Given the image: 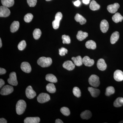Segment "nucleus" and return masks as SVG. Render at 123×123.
<instances>
[{
    "label": "nucleus",
    "instance_id": "obj_8",
    "mask_svg": "<svg viewBox=\"0 0 123 123\" xmlns=\"http://www.w3.org/2000/svg\"><path fill=\"white\" fill-rule=\"evenodd\" d=\"M25 93L27 97L29 99H32L36 95V93L33 90V88L31 86H29L26 88Z\"/></svg>",
    "mask_w": 123,
    "mask_h": 123
},
{
    "label": "nucleus",
    "instance_id": "obj_3",
    "mask_svg": "<svg viewBox=\"0 0 123 123\" xmlns=\"http://www.w3.org/2000/svg\"><path fill=\"white\" fill-rule=\"evenodd\" d=\"M88 81L91 86L95 88L98 87L100 85L99 77L95 75H91L89 78Z\"/></svg>",
    "mask_w": 123,
    "mask_h": 123
},
{
    "label": "nucleus",
    "instance_id": "obj_32",
    "mask_svg": "<svg viewBox=\"0 0 123 123\" xmlns=\"http://www.w3.org/2000/svg\"><path fill=\"white\" fill-rule=\"evenodd\" d=\"M41 35H42V31L39 29H35L33 31V37L36 40L39 39L40 38Z\"/></svg>",
    "mask_w": 123,
    "mask_h": 123
},
{
    "label": "nucleus",
    "instance_id": "obj_47",
    "mask_svg": "<svg viewBox=\"0 0 123 123\" xmlns=\"http://www.w3.org/2000/svg\"><path fill=\"white\" fill-rule=\"evenodd\" d=\"M2 46V41H1V38H0V48H1Z\"/></svg>",
    "mask_w": 123,
    "mask_h": 123
},
{
    "label": "nucleus",
    "instance_id": "obj_41",
    "mask_svg": "<svg viewBox=\"0 0 123 123\" xmlns=\"http://www.w3.org/2000/svg\"><path fill=\"white\" fill-rule=\"evenodd\" d=\"M74 4L76 7H79L81 4V2L79 0H77L74 2Z\"/></svg>",
    "mask_w": 123,
    "mask_h": 123
},
{
    "label": "nucleus",
    "instance_id": "obj_25",
    "mask_svg": "<svg viewBox=\"0 0 123 123\" xmlns=\"http://www.w3.org/2000/svg\"><path fill=\"white\" fill-rule=\"evenodd\" d=\"M20 26V23L18 21H14L12 24H11L10 26V31L12 33H14L17 31L19 29Z\"/></svg>",
    "mask_w": 123,
    "mask_h": 123
},
{
    "label": "nucleus",
    "instance_id": "obj_21",
    "mask_svg": "<svg viewBox=\"0 0 123 123\" xmlns=\"http://www.w3.org/2000/svg\"><path fill=\"white\" fill-rule=\"evenodd\" d=\"M119 38V34L118 31H116L113 33L111 36L110 41L111 44H115Z\"/></svg>",
    "mask_w": 123,
    "mask_h": 123
},
{
    "label": "nucleus",
    "instance_id": "obj_19",
    "mask_svg": "<svg viewBox=\"0 0 123 123\" xmlns=\"http://www.w3.org/2000/svg\"><path fill=\"white\" fill-rule=\"evenodd\" d=\"M88 35V33L86 32H83L82 31H78L77 34V38L79 41H82L87 37Z\"/></svg>",
    "mask_w": 123,
    "mask_h": 123
},
{
    "label": "nucleus",
    "instance_id": "obj_35",
    "mask_svg": "<svg viewBox=\"0 0 123 123\" xmlns=\"http://www.w3.org/2000/svg\"><path fill=\"white\" fill-rule=\"evenodd\" d=\"M60 111L61 113L65 116H68L70 114V110L68 107H64L61 108Z\"/></svg>",
    "mask_w": 123,
    "mask_h": 123
},
{
    "label": "nucleus",
    "instance_id": "obj_14",
    "mask_svg": "<svg viewBox=\"0 0 123 123\" xmlns=\"http://www.w3.org/2000/svg\"><path fill=\"white\" fill-rule=\"evenodd\" d=\"M63 67L65 69L68 70H73L75 68V64L70 61L65 62L63 64Z\"/></svg>",
    "mask_w": 123,
    "mask_h": 123
},
{
    "label": "nucleus",
    "instance_id": "obj_1",
    "mask_svg": "<svg viewBox=\"0 0 123 123\" xmlns=\"http://www.w3.org/2000/svg\"><path fill=\"white\" fill-rule=\"evenodd\" d=\"M52 60L50 57H40L38 59L37 63L43 68H47L50 66L52 63Z\"/></svg>",
    "mask_w": 123,
    "mask_h": 123
},
{
    "label": "nucleus",
    "instance_id": "obj_49",
    "mask_svg": "<svg viewBox=\"0 0 123 123\" xmlns=\"http://www.w3.org/2000/svg\"><path fill=\"white\" fill-rule=\"evenodd\" d=\"M119 123H123V121H121V122H120Z\"/></svg>",
    "mask_w": 123,
    "mask_h": 123
},
{
    "label": "nucleus",
    "instance_id": "obj_22",
    "mask_svg": "<svg viewBox=\"0 0 123 123\" xmlns=\"http://www.w3.org/2000/svg\"><path fill=\"white\" fill-rule=\"evenodd\" d=\"M75 19L77 22H79L81 25L85 24L86 22V20L85 18L78 13L77 14L75 15Z\"/></svg>",
    "mask_w": 123,
    "mask_h": 123
},
{
    "label": "nucleus",
    "instance_id": "obj_27",
    "mask_svg": "<svg viewBox=\"0 0 123 123\" xmlns=\"http://www.w3.org/2000/svg\"><path fill=\"white\" fill-rule=\"evenodd\" d=\"M46 80L51 83H56L57 81L56 77L52 74H47L46 76Z\"/></svg>",
    "mask_w": 123,
    "mask_h": 123
},
{
    "label": "nucleus",
    "instance_id": "obj_33",
    "mask_svg": "<svg viewBox=\"0 0 123 123\" xmlns=\"http://www.w3.org/2000/svg\"><path fill=\"white\" fill-rule=\"evenodd\" d=\"M115 92V90L114 87L112 86H108L106 89L105 95L107 96H109L114 94Z\"/></svg>",
    "mask_w": 123,
    "mask_h": 123
},
{
    "label": "nucleus",
    "instance_id": "obj_12",
    "mask_svg": "<svg viewBox=\"0 0 123 123\" xmlns=\"http://www.w3.org/2000/svg\"><path fill=\"white\" fill-rule=\"evenodd\" d=\"M100 27L102 32L106 33L109 29V24L107 21L105 20H102L100 23Z\"/></svg>",
    "mask_w": 123,
    "mask_h": 123
},
{
    "label": "nucleus",
    "instance_id": "obj_6",
    "mask_svg": "<svg viewBox=\"0 0 123 123\" xmlns=\"http://www.w3.org/2000/svg\"><path fill=\"white\" fill-rule=\"evenodd\" d=\"M14 89L12 86L6 85L2 87L0 91V94L3 95H8L13 92Z\"/></svg>",
    "mask_w": 123,
    "mask_h": 123
},
{
    "label": "nucleus",
    "instance_id": "obj_44",
    "mask_svg": "<svg viewBox=\"0 0 123 123\" xmlns=\"http://www.w3.org/2000/svg\"><path fill=\"white\" fill-rule=\"evenodd\" d=\"M0 123H7V121L6 119L4 118H1L0 119Z\"/></svg>",
    "mask_w": 123,
    "mask_h": 123
},
{
    "label": "nucleus",
    "instance_id": "obj_17",
    "mask_svg": "<svg viewBox=\"0 0 123 123\" xmlns=\"http://www.w3.org/2000/svg\"><path fill=\"white\" fill-rule=\"evenodd\" d=\"M88 90L91 96L93 98L98 97L100 93V91L99 89L93 87H88Z\"/></svg>",
    "mask_w": 123,
    "mask_h": 123
},
{
    "label": "nucleus",
    "instance_id": "obj_4",
    "mask_svg": "<svg viewBox=\"0 0 123 123\" xmlns=\"http://www.w3.org/2000/svg\"><path fill=\"white\" fill-rule=\"evenodd\" d=\"M62 14L61 12H58L56 14L55 20L52 22V26L55 30L58 29L60 26V22L62 18Z\"/></svg>",
    "mask_w": 123,
    "mask_h": 123
},
{
    "label": "nucleus",
    "instance_id": "obj_16",
    "mask_svg": "<svg viewBox=\"0 0 123 123\" xmlns=\"http://www.w3.org/2000/svg\"><path fill=\"white\" fill-rule=\"evenodd\" d=\"M82 60H83V64L86 66L91 67V66H93L94 64V60L91 59L89 56H85L82 59Z\"/></svg>",
    "mask_w": 123,
    "mask_h": 123
},
{
    "label": "nucleus",
    "instance_id": "obj_26",
    "mask_svg": "<svg viewBox=\"0 0 123 123\" xmlns=\"http://www.w3.org/2000/svg\"><path fill=\"white\" fill-rule=\"evenodd\" d=\"M86 48L92 50H94L97 47L96 43L92 40H89L87 41L86 43Z\"/></svg>",
    "mask_w": 123,
    "mask_h": 123
},
{
    "label": "nucleus",
    "instance_id": "obj_20",
    "mask_svg": "<svg viewBox=\"0 0 123 123\" xmlns=\"http://www.w3.org/2000/svg\"><path fill=\"white\" fill-rule=\"evenodd\" d=\"M74 63L75 65L77 66H80L82 65L83 63V60L81 56H78L76 57H72V58Z\"/></svg>",
    "mask_w": 123,
    "mask_h": 123
},
{
    "label": "nucleus",
    "instance_id": "obj_30",
    "mask_svg": "<svg viewBox=\"0 0 123 123\" xmlns=\"http://www.w3.org/2000/svg\"><path fill=\"white\" fill-rule=\"evenodd\" d=\"M90 8L93 11L98 10L99 9L100 6L98 5L96 1L95 0H92L89 6Z\"/></svg>",
    "mask_w": 123,
    "mask_h": 123
},
{
    "label": "nucleus",
    "instance_id": "obj_9",
    "mask_svg": "<svg viewBox=\"0 0 123 123\" xmlns=\"http://www.w3.org/2000/svg\"><path fill=\"white\" fill-rule=\"evenodd\" d=\"M10 14V11L8 7L4 6L0 7V17H7Z\"/></svg>",
    "mask_w": 123,
    "mask_h": 123
},
{
    "label": "nucleus",
    "instance_id": "obj_15",
    "mask_svg": "<svg viewBox=\"0 0 123 123\" xmlns=\"http://www.w3.org/2000/svg\"><path fill=\"white\" fill-rule=\"evenodd\" d=\"M97 66L98 68L101 71H104L107 68V65L104 60L103 59H100L97 62Z\"/></svg>",
    "mask_w": 123,
    "mask_h": 123
},
{
    "label": "nucleus",
    "instance_id": "obj_18",
    "mask_svg": "<svg viewBox=\"0 0 123 123\" xmlns=\"http://www.w3.org/2000/svg\"><path fill=\"white\" fill-rule=\"evenodd\" d=\"M40 121V118L38 117H27L24 119L25 123H38Z\"/></svg>",
    "mask_w": 123,
    "mask_h": 123
},
{
    "label": "nucleus",
    "instance_id": "obj_39",
    "mask_svg": "<svg viewBox=\"0 0 123 123\" xmlns=\"http://www.w3.org/2000/svg\"><path fill=\"white\" fill-rule=\"evenodd\" d=\"M68 50L62 47L59 49V54L60 55L63 56L68 53Z\"/></svg>",
    "mask_w": 123,
    "mask_h": 123
},
{
    "label": "nucleus",
    "instance_id": "obj_10",
    "mask_svg": "<svg viewBox=\"0 0 123 123\" xmlns=\"http://www.w3.org/2000/svg\"><path fill=\"white\" fill-rule=\"evenodd\" d=\"M120 7V5L117 3H115L112 5L108 6L107 10L108 12L111 13H114L116 12Z\"/></svg>",
    "mask_w": 123,
    "mask_h": 123
},
{
    "label": "nucleus",
    "instance_id": "obj_37",
    "mask_svg": "<svg viewBox=\"0 0 123 123\" xmlns=\"http://www.w3.org/2000/svg\"><path fill=\"white\" fill-rule=\"evenodd\" d=\"M26 46V44L25 41V40H23L21 41L18 45V50H20L22 51L25 48Z\"/></svg>",
    "mask_w": 123,
    "mask_h": 123
},
{
    "label": "nucleus",
    "instance_id": "obj_48",
    "mask_svg": "<svg viewBox=\"0 0 123 123\" xmlns=\"http://www.w3.org/2000/svg\"><path fill=\"white\" fill-rule=\"evenodd\" d=\"M46 1H49L51 0H46Z\"/></svg>",
    "mask_w": 123,
    "mask_h": 123
},
{
    "label": "nucleus",
    "instance_id": "obj_7",
    "mask_svg": "<svg viewBox=\"0 0 123 123\" xmlns=\"http://www.w3.org/2000/svg\"><path fill=\"white\" fill-rule=\"evenodd\" d=\"M9 84L13 86L17 85L18 82L17 80L16 73L14 72H11L9 75V78L8 79Z\"/></svg>",
    "mask_w": 123,
    "mask_h": 123
},
{
    "label": "nucleus",
    "instance_id": "obj_29",
    "mask_svg": "<svg viewBox=\"0 0 123 123\" xmlns=\"http://www.w3.org/2000/svg\"><path fill=\"white\" fill-rule=\"evenodd\" d=\"M2 5L7 7H10L14 4V0H1Z\"/></svg>",
    "mask_w": 123,
    "mask_h": 123
},
{
    "label": "nucleus",
    "instance_id": "obj_23",
    "mask_svg": "<svg viewBox=\"0 0 123 123\" xmlns=\"http://www.w3.org/2000/svg\"><path fill=\"white\" fill-rule=\"evenodd\" d=\"M92 116V114L90 111L86 110L82 112L80 114L81 118L84 119H89L91 118Z\"/></svg>",
    "mask_w": 123,
    "mask_h": 123
},
{
    "label": "nucleus",
    "instance_id": "obj_43",
    "mask_svg": "<svg viewBox=\"0 0 123 123\" xmlns=\"http://www.w3.org/2000/svg\"><path fill=\"white\" fill-rule=\"evenodd\" d=\"M5 82L4 81L3 79H0V88H1V87L5 85Z\"/></svg>",
    "mask_w": 123,
    "mask_h": 123
},
{
    "label": "nucleus",
    "instance_id": "obj_5",
    "mask_svg": "<svg viewBox=\"0 0 123 123\" xmlns=\"http://www.w3.org/2000/svg\"><path fill=\"white\" fill-rule=\"evenodd\" d=\"M50 99V95L46 93H41L38 96L37 100L38 102L43 103L48 102Z\"/></svg>",
    "mask_w": 123,
    "mask_h": 123
},
{
    "label": "nucleus",
    "instance_id": "obj_24",
    "mask_svg": "<svg viewBox=\"0 0 123 123\" xmlns=\"http://www.w3.org/2000/svg\"><path fill=\"white\" fill-rule=\"evenodd\" d=\"M112 20L116 23L121 22L123 20V17L119 13H116L112 16Z\"/></svg>",
    "mask_w": 123,
    "mask_h": 123
},
{
    "label": "nucleus",
    "instance_id": "obj_36",
    "mask_svg": "<svg viewBox=\"0 0 123 123\" xmlns=\"http://www.w3.org/2000/svg\"><path fill=\"white\" fill-rule=\"evenodd\" d=\"M33 15L31 13H27L24 16V20L26 22L29 23L32 21Z\"/></svg>",
    "mask_w": 123,
    "mask_h": 123
},
{
    "label": "nucleus",
    "instance_id": "obj_40",
    "mask_svg": "<svg viewBox=\"0 0 123 123\" xmlns=\"http://www.w3.org/2000/svg\"><path fill=\"white\" fill-rule=\"evenodd\" d=\"M27 4L30 7L35 6L37 2V0H27Z\"/></svg>",
    "mask_w": 123,
    "mask_h": 123
},
{
    "label": "nucleus",
    "instance_id": "obj_34",
    "mask_svg": "<svg viewBox=\"0 0 123 123\" xmlns=\"http://www.w3.org/2000/svg\"><path fill=\"white\" fill-rule=\"evenodd\" d=\"M73 94L75 97L79 98L81 96V92L79 88L77 87H75L73 89Z\"/></svg>",
    "mask_w": 123,
    "mask_h": 123
},
{
    "label": "nucleus",
    "instance_id": "obj_45",
    "mask_svg": "<svg viewBox=\"0 0 123 123\" xmlns=\"http://www.w3.org/2000/svg\"><path fill=\"white\" fill-rule=\"evenodd\" d=\"M90 0H82V2L86 5H88L90 2Z\"/></svg>",
    "mask_w": 123,
    "mask_h": 123
},
{
    "label": "nucleus",
    "instance_id": "obj_2",
    "mask_svg": "<svg viewBox=\"0 0 123 123\" xmlns=\"http://www.w3.org/2000/svg\"><path fill=\"white\" fill-rule=\"evenodd\" d=\"M26 107V103L24 100H19L17 103L16 106V111L18 115L22 114L25 111Z\"/></svg>",
    "mask_w": 123,
    "mask_h": 123
},
{
    "label": "nucleus",
    "instance_id": "obj_31",
    "mask_svg": "<svg viewBox=\"0 0 123 123\" xmlns=\"http://www.w3.org/2000/svg\"><path fill=\"white\" fill-rule=\"evenodd\" d=\"M123 105V98L119 97L117 98L114 103V106L115 107H119Z\"/></svg>",
    "mask_w": 123,
    "mask_h": 123
},
{
    "label": "nucleus",
    "instance_id": "obj_46",
    "mask_svg": "<svg viewBox=\"0 0 123 123\" xmlns=\"http://www.w3.org/2000/svg\"><path fill=\"white\" fill-rule=\"evenodd\" d=\"M55 123H63V122L60 119H57L55 121Z\"/></svg>",
    "mask_w": 123,
    "mask_h": 123
},
{
    "label": "nucleus",
    "instance_id": "obj_28",
    "mask_svg": "<svg viewBox=\"0 0 123 123\" xmlns=\"http://www.w3.org/2000/svg\"><path fill=\"white\" fill-rule=\"evenodd\" d=\"M47 91L51 93H53L56 92V89L54 84L53 83H49L46 86Z\"/></svg>",
    "mask_w": 123,
    "mask_h": 123
},
{
    "label": "nucleus",
    "instance_id": "obj_13",
    "mask_svg": "<svg viewBox=\"0 0 123 123\" xmlns=\"http://www.w3.org/2000/svg\"><path fill=\"white\" fill-rule=\"evenodd\" d=\"M21 68L23 71L27 73H30L31 70V67L30 64L28 62H25L22 63Z\"/></svg>",
    "mask_w": 123,
    "mask_h": 123
},
{
    "label": "nucleus",
    "instance_id": "obj_11",
    "mask_svg": "<svg viewBox=\"0 0 123 123\" xmlns=\"http://www.w3.org/2000/svg\"><path fill=\"white\" fill-rule=\"evenodd\" d=\"M114 79L117 81H121L123 80V73L120 70H117L114 74Z\"/></svg>",
    "mask_w": 123,
    "mask_h": 123
},
{
    "label": "nucleus",
    "instance_id": "obj_42",
    "mask_svg": "<svg viewBox=\"0 0 123 123\" xmlns=\"http://www.w3.org/2000/svg\"><path fill=\"white\" fill-rule=\"evenodd\" d=\"M6 73V70L5 69L0 68V75H2L5 74Z\"/></svg>",
    "mask_w": 123,
    "mask_h": 123
},
{
    "label": "nucleus",
    "instance_id": "obj_38",
    "mask_svg": "<svg viewBox=\"0 0 123 123\" xmlns=\"http://www.w3.org/2000/svg\"><path fill=\"white\" fill-rule=\"evenodd\" d=\"M63 43L64 44H69L70 43V39L69 36L64 35L62 36Z\"/></svg>",
    "mask_w": 123,
    "mask_h": 123
}]
</instances>
